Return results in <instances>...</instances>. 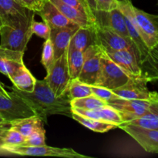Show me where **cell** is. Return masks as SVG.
I'll return each instance as SVG.
<instances>
[{
    "mask_svg": "<svg viewBox=\"0 0 158 158\" xmlns=\"http://www.w3.org/2000/svg\"><path fill=\"white\" fill-rule=\"evenodd\" d=\"M157 95L151 100H127L119 97L107 103L120 112L123 123L137 118L149 110L151 102Z\"/></svg>",
    "mask_w": 158,
    "mask_h": 158,
    "instance_id": "30bf717a",
    "label": "cell"
},
{
    "mask_svg": "<svg viewBox=\"0 0 158 158\" xmlns=\"http://www.w3.org/2000/svg\"><path fill=\"white\" fill-rule=\"evenodd\" d=\"M26 137L12 128L0 127V140L6 145H20Z\"/></svg>",
    "mask_w": 158,
    "mask_h": 158,
    "instance_id": "4dcf8cb0",
    "label": "cell"
},
{
    "mask_svg": "<svg viewBox=\"0 0 158 158\" xmlns=\"http://www.w3.org/2000/svg\"><path fill=\"white\" fill-rule=\"evenodd\" d=\"M118 128L127 133L148 153L158 154V131L149 130L122 123Z\"/></svg>",
    "mask_w": 158,
    "mask_h": 158,
    "instance_id": "5bb4252c",
    "label": "cell"
},
{
    "mask_svg": "<svg viewBox=\"0 0 158 158\" xmlns=\"http://www.w3.org/2000/svg\"><path fill=\"white\" fill-rule=\"evenodd\" d=\"M96 24L108 26L122 37L131 41L123 14L118 7L109 12H97Z\"/></svg>",
    "mask_w": 158,
    "mask_h": 158,
    "instance_id": "9a60e30c",
    "label": "cell"
},
{
    "mask_svg": "<svg viewBox=\"0 0 158 158\" xmlns=\"http://www.w3.org/2000/svg\"><path fill=\"white\" fill-rule=\"evenodd\" d=\"M86 2V5H87L88 8L89 9L91 14H92L93 17H94V20L96 22V16H97V6H96L95 0H84Z\"/></svg>",
    "mask_w": 158,
    "mask_h": 158,
    "instance_id": "f35d334b",
    "label": "cell"
},
{
    "mask_svg": "<svg viewBox=\"0 0 158 158\" xmlns=\"http://www.w3.org/2000/svg\"><path fill=\"white\" fill-rule=\"evenodd\" d=\"M117 7L123 14L130 37L138 52L139 63H140L146 58L150 49L145 44L139 32L134 15V6L132 4L131 0H117Z\"/></svg>",
    "mask_w": 158,
    "mask_h": 158,
    "instance_id": "52a82bcc",
    "label": "cell"
},
{
    "mask_svg": "<svg viewBox=\"0 0 158 158\" xmlns=\"http://www.w3.org/2000/svg\"><path fill=\"white\" fill-rule=\"evenodd\" d=\"M68 19L78 25L80 27H89L96 26V23L84 12L69 6L61 0H49Z\"/></svg>",
    "mask_w": 158,
    "mask_h": 158,
    "instance_id": "7402d4cb",
    "label": "cell"
},
{
    "mask_svg": "<svg viewBox=\"0 0 158 158\" xmlns=\"http://www.w3.org/2000/svg\"><path fill=\"white\" fill-rule=\"evenodd\" d=\"M98 44L103 50H120V49H131L136 52L138 56V52L131 41L126 40L118 33L106 26L96 24Z\"/></svg>",
    "mask_w": 158,
    "mask_h": 158,
    "instance_id": "4fadbf2b",
    "label": "cell"
},
{
    "mask_svg": "<svg viewBox=\"0 0 158 158\" xmlns=\"http://www.w3.org/2000/svg\"><path fill=\"white\" fill-rule=\"evenodd\" d=\"M141 77L148 82L158 80V43L148 52L146 58L140 63Z\"/></svg>",
    "mask_w": 158,
    "mask_h": 158,
    "instance_id": "cb8c5ba5",
    "label": "cell"
},
{
    "mask_svg": "<svg viewBox=\"0 0 158 158\" xmlns=\"http://www.w3.org/2000/svg\"><path fill=\"white\" fill-rule=\"evenodd\" d=\"M54 61H55V57H54L53 46H52L50 38H49L46 40L43 44L41 63L46 70H48Z\"/></svg>",
    "mask_w": 158,
    "mask_h": 158,
    "instance_id": "d6a6232c",
    "label": "cell"
},
{
    "mask_svg": "<svg viewBox=\"0 0 158 158\" xmlns=\"http://www.w3.org/2000/svg\"><path fill=\"white\" fill-rule=\"evenodd\" d=\"M35 14L15 0H0V21L2 26H18Z\"/></svg>",
    "mask_w": 158,
    "mask_h": 158,
    "instance_id": "7c38bea8",
    "label": "cell"
},
{
    "mask_svg": "<svg viewBox=\"0 0 158 158\" xmlns=\"http://www.w3.org/2000/svg\"><path fill=\"white\" fill-rule=\"evenodd\" d=\"M2 143H3L0 140V154H5V152L3 151V150L2 149Z\"/></svg>",
    "mask_w": 158,
    "mask_h": 158,
    "instance_id": "b9f144b4",
    "label": "cell"
},
{
    "mask_svg": "<svg viewBox=\"0 0 158 158\" xmlns=\"http://www.w3.org/2000/svg\"><path fill=\"white\" fill-rule=\"evenodd\" d=\"M43 0H39V2H40L41 3V4H42V2H43Z\"/></svg>",
    "mask_w": 158,
    "mask_h": 158,
    "instance_id": "ee69618b",
    "label": "cell"
},
{
    "mask_svg": "<svg viewBox=\"0 0 158 158\" xmlns=\"http://www.w3.org/2000/svg\"><path fill=\"white\" fill-rule=\"evenodd\" d=\"M0 95H3V96H9V93L7 92V91L5 89V88L3 87V85L2 83H1V81H0Z\"/></svg>",
    "mask_w": 158,
    "mask_h": 158,
    "instance_id": "ab89813d",
    "label": "cell"
},
{
    "mask_svg": "<svg viewBox=\"0 0 158 158\" xmlns=\"http://www.w3.org/2000/svg\"><path fill=\"white\" fill-rule=\"evenodd\" d=\"M158 95L151 102L149 110L131 121L123 122L125 124L133 125L149 130L158 131Z\"/></svg>",
    "mask_w": 158,
    "mask_h": 158,
    "instance_id": "603a6c76",
    "label": "cell"
},
{
    "mask_svg": "<svg viewBox=\"0 0 158 158\" xmlns=\"http://www.w3.org/2000/svg\"><path fill=\"white\" fill-rule=\"evenodd\" d=\"M9 79L13 83V86L23 92H32L36 83V79L32 76L25 65Z\"/></svg>",
    "mask_w": 158,
    "mask_h": 158,
    "instance_id": "d4e9b609",
    "label": "cell"
},
{
    "mask_svg": "<svg viewBox=\"0 0 158 158\" xmlns=\"http://www.w3.org/2000/svg\"><path fill=\"white\" fill-rule=\"evenodd\" d=\"M80 28H56L51 27L50 38L54 49L55 60L66 52L69 47V42L76 31Z\"/></svg>",
    "mask_w": 158,
    "mask_h": 158,
    "instance_id": "d6986e66",
    "label": "cell"
},
{
    "mask_svg": "<svg viewBox=\"0 0 158 158\" xmlns=\"http://www.w3.org/2000/svg\"><path fill=\"white\" fill-rule=\"evenodd\" d=\"M15 1H16V2H18L19 3V4H21V5H23V6H24V5H23V3L22 2V1H21V0H15ZM25 7H26V6H25Z\"/></svg>",
    "mask_w": 158,
    "mask_h": 158,
    "instance_id": "7bdbcfd3",
    "label": "cell"
},
{
    "mask_svg": "<svg viewBox=\"0 0 158 158\" xmlns=\"http://www.w3.org/2000/svg\"><path fill=\"white\" fill-rule=\"evenodd\" d=\"M2 26V23L1 21H0V28H1Z\"/></svg>",
    "mask_w": 158,
    "mask_h": 158,
    "instance_id": "f6af8a7d",
    "label": "cell"
},
{
    "mask_svg": "<svg viewBox=\"0 0 158 158\" xmlns=\"http://www.w3.org/2000/svg\"><path fill=\"white\" fill-rule=\"evenodd\" d=\"M9 127L25 137H29L35 130L43 126V122L36 115L26 118L17 119L9 123Z\"/></svg>",
    "mask_w": 158,
    "mask_h": 158,
    "instance_id": "484cf974",
    "label": "cell"
},
{
    "mask_svg": "<svg viewBox=\"0 0 158 158\" xmlns=\"http://www.w3.org/2000/svg\"><path fill=\"white\" fill-rule=\"evenodd\" d=\"M72 118L74 119L76 121L79 122L85 127L97 133H105L110 130L118 128V125L115 124V123H108V122L102 121V120H97V119L89 118V117H84V116L75 114V113H72Z\"/></svg>",
    "mask_w": 158,
    "mask_h": 158,
    "instance_id": "4316f807",
    "label": "cell"
},
{
    "mask_svg": "<svg viewBox=\"0 0 158 158\" xmlns=\"http://www.w3.org/2000/svg\"><path fill=\"white\" fill-rule=\"evenodd\" d=\"M105 52L113 61L121 66L131 77L141 76L138 56L134 50L125 49L120 50H107Z\"/></svg>",
    "mask_w": 158,
    "mask_h": 158,
    "instance_id": "2e32d148",
    "label": "cell"
},
{
    "mask_svg": "<svg viewBox=\"0 0 158 158\" xmlns=\"http://www.w3.org/2000/svg\"><path fill=\"white\" fill-rule=\"evenodd\" d=\"M21 1L24 6L35 12V14L40 11V8H41L42 4L39 2V0H21Z\"/></svg>",
    "mask_w": 158,
    "mask_h": 158,
    "instance_id": "74e56055",
    "label": "cell"
},
{
    "mask_svg": "<svg viewBox=\"0 0 158 158\" xmlns=\"http://www.w3.org/2000/svg\"><path fill=\"white\" fill-rule=\"evenodd\" d=\"M72 113H75V114H80L84 117H89V118L115 123L118 126L123 123L120 112L110 105H106V106L95 110H83L72 107Z\"/></svg>",
    "mask_w": 158,
    "mask_h": 158,
    "instance_id": "ffe728a7",
    "label": "cell"
},
{
    "mask_svg": "<svg viewBox=\"0 0 158 158\" xmlns=\"http://www.w3.org/2000/svg\"><path fill=\"white\" fill-rule=\"evenodd\" d=\"M34 15H32L30 18L18 26H2L0 28V46L25 52L27 49L28 43L33 35L31 29V25L34 19Z\"/></svg>",
    "mask_w": 158,
    "mask_h": 158,
    "instance_id": "7a4b0ae2",
    "label": "cell"
},
{
    "mask_svg": "<svg viewBox=\"0 0 158 158\" xmlns=\"http://www.w3.org/2000/svg\"><path fill=\"white\" fill-rule=\"evenodd\" d=\"M12 89L26 102L43 123H47L48 117L51 115L58 114L72 117V100L69 95V91L57 97L45 79L36 80L32 92H23L15 86H12Z\"/></svg>",
    "mask_w": 158,
    "mask_h": 158,
    "instance_id": "6da1fadb",
    "label": "cell"
},
{
    "mask_svg": "<svg viewBox=\"0 0 158 158\" xmlns=\"http://www.w3.org/2000/svg\"><path fill=\"white\" fill-rule=\"evenodd\" d=\"M6 125H8L7 123H6V121L2 118V117L0 115V127L6 126Z\"/></svg>",
    "mask_w": 158,
    "mask_h": 158,
    "instance_id": "60d3db41",
    "label": "cell"
},
{
    "mask_svg": "<svg viewBox=\"0 0 158 158\" xmlns=\"http://www.w3.org/2000/svg\"><path fill=\"white\" fill-rule=\"evenodd\" d=\"M102 49V48H101ZM101 73L98 86L113 89L124 85L131 77L121 66L113 61L102 49Z\"/></svg>",
    "mask_w": 158,
    "mask_h": 158,
    "instance_id": "5b68a950",
    "label": "cell"
},
{
    "mask_svg": "<svg viewBox=\"0 0 158 158\" xmlns=\"http://www.w3.org/2000/svg\"><path fill=\"white\" fill-rule=\"evenodd\" d=\"M90 88L94 95L99 97L101 100H104L106 103H108V102L111 101L113 100L119 98L118 96L116 95L111 89H107V88H105L100 86H90Z\"/></svg>",
    "mask_w": 158,
    "mask_h": 158,
    "instance_id": "e575fe53",
    "label": "cell"
},
{
    "mask_svg": "<svg viewBox=\"0 0 158 158\" xmlns=\"http://www.w3.org/2000/svg\"><path fill=\"white\" fill-rule=\"evenodd\" d=\"M148 83L141 76L133 77L124 85L112 91L120 98L127 100H151L157 93L151 92L147 86Z\"/></svg>",
    "mask_w": 158,
    "mask_h": 158,
    "instance_id": "8fae6325",
    "label": "cell"
},
{
    "mask_svg": "<svg viewBox=\"0 0 158 158\" xmlns=\"http://www.w3.org/2000/svg\"><path fill=\"white\" fill-rule=\"evenodd\" d=\"M97 45L99 44L96 32V26H93L79 28L71 38L69 47L84 52L90 46Z\"/></svg>",
    "mask_w": 158,
    "mask_h": 158,
    "instance_id": "44dd1931",
    "label": "cell"
},
{
    "mask_svg": "<svg viewBox=\"0 0 158 158\" xmlns=\"http://www.w3.org/2000/svg\"><path fill=\"white\" fill-rule=\"evenodd\" d=\"M61 1L65 2L66 4L73 6V7L76 8V9H77L78 10L86 13V15L91 19V20H92L94 23H96L95 20H94V17H93L92 14H91L90 11H89V9L88 8L87 5H86V2H85L84 0H61Z\"/></svg>",
    "mask_w": 158,
    "mask_h": 158,
    "instance_id": "d590c367",
    "label": "cell"
},
{
    "mask_svg": "<svg viewBox=\"0 0 158 158\" xmlns=\"http://www.w3.org/2000/svg\"><path fill=\"white\" fill-rule=\"evenodd\" d=\"M157 100H158V99H157Z\"/></svg>",
    "mask_w": 158,
    "mask_h": 158,
    "instance_id": "bcb514c9",
    "label": "cell"
},
{
    "mask_svg": "<svg viewBox=\"0 0 158 158\" xmlns=\"http://www.w3.org/2000/svg\"><path fill=\"white\" fill-rule=\"evenodd\" d=\"M102 49L99 45L92 46L84 51L85 60L78 80L90 86H98L101 73Z\"/></svg>",
    "mask_w": 158,
    "mask_h": 158,
    "instance_id": "ba28073f",
    "label": "cell"
},
{
    "mask_svg": "<svg viewBox=\"0 0 158 158\" xmlns=\"http://www.w3.org/2000/svg\"><path fill=\"white\" fill-rule=\"evenodd\" d=\"M106 105H108V103L106 101L96 97L94 94L83 98L74 99L71 100L72 107L83 110H95Z\"/></svg>",
    "mask_w": 158,
    "mask_h": 158,
    "instance_id": "f1b7e54d",
    "label": "cell"
},
{
    "mask_svg": "<svg viewBox=\"0 0 158 158\" xmlns=\"http://www.w3.org/2000/svg\"><path fill=\"white\" fill-rule=\"evenodd\" d=\"M134 11L140 36L151 49L158 43V15L148 13L135 6Z\"/></svg>",
    "mask_w": 158,
    "mask_h": 158,
    "instance_id": "9c48e42d",
    "label": "cell"
},
{
    "mask_svg": "<svg viewBox=\"0 0 158 158\" xmlns=\"http://www.w3.org/2000/svg\"><path fill=\"white\" fill-rule=\"evenodd\" d=\"M2 149L5 154H16L20 156H35V157H58L67 158H89L79 154L71 148H59L54 147L42 146L23 147L17 145H6L2 143Z\"/></svg>",
    "mask_w": 158,
    "mask_h": 158,
    "instance_id": "3957f363",
    "label": "cell"
},
{
    "mask_svg": "<svg viewBox=\"0 0 158 158\" xmlns=\"http://www.w3.org/2000/svg\"><path fill=\"white\" fill-rule=\"evenodd\" d=\"M69 95L71 100H74L93 95V92L89 85L82 83L78 79H73L69 87Z\"/></svg>",
    "mask_w": 158,
    "mask_h": 158,
    "instance_id": "f546056e",
    "label": "cell"
},
{
    "mask_svg": "<svg viewBox=\"0 0 158 158\" xmlns=\"http://www.w3.org/2000/svg\"><path fill=\"white\" fill-rule=\"evenodd\" d=\"M45 130L43 126L40 127L38 129L35 130L32 134L29 137H26L23 143L20 145L17 146H23V147H32V146H42V145H46L45 143Z\"/></svg>",
    "mask_w": 158,
    "mask_h": 158,
    "instance_id": "1f68e13d",
    "label": "cell"
},
{
    "mask_svg": "<svg viewBox=\"0 0 158 158\" xmlns=\"http://www.w3.org/2000/svg\"><path fill=\"white\" fill-rule=\"evenodd\" d=\"M97 12H109L117 8V0H95Z\"/></svg>",
    "mask_w": 158,
    "mask_h": 158,
    "instance_id": "8d00e7d4",
    "label": "cell"
},
{
    "mask_svg": "<svg viewBox=\"0 0 158 158\" xmlns=\"http://www.w3.org/2000/svg\"><path fill=\"white\" fill-rule=\"evenodd\" d=\"M0 115L9 125L12 120L32 117L35 114L21 97L12 91L7 97L0 95Z\"/></svg>",
    "mask_w": 158,
    "mask_h": 158,
    "instance_id": "8992f818",
    "label": "cell"
},
{
    "mask_svg": "<svg viewBox=\"0 0 158 158\" xmlns=\"http://www.w3.org/2000/svg\"><path fill=\"white\" fill-rule=\"evenodd\" d=\"M24 52L12 50L0 46V73L9 78L24 66Z\"/></svg>",
    "mask_w": 158,
    "mask_h": 158,
    "instance_id": "ac0fdd59",
    "label": "cell"
},
{
    "mask_svg": "<svg viewBox=\"0 0 158 158\" xmlns=\"http://www.w3.org/2000/svg\"><path fill=\"white\" fill-rule=\"evenodd\" d=\"M45 77L46 83L56 96L60 97L69 91L71 78L67 63V50L61 56L55 60L49 67Z\"/></svg>",
    "mask_w": 158,
    "mask_h": 158,
    "instance_id": "277c9868",
    "label": "cell"
},
{
    "mask_svg": "<svg viewBox=\"0 0 158 158\" xmlns=\"http://www.w3.org/2000/svg\"><path fill=\"white\" fill-rule=\"evenodd\" d=\"M36 14L40 15L43 20L56 28H74L78 25L68 19L49 0H43L41 8Z\"/></svg>",
    "mask_w": 158,
    "mask_h": 158,
    "instance_id": "e0dca14e",
    "label": "cell"
},
{
    "mask_svg": "<svg viewBox=\"0 0 158 158\" xmlns=\"http://www.w3.org/2000/svg\"><path fill=\"white\" fill-rule=\"evenodd\" d=\"M31 29L32 34H35L38 36L44 39L45 40L49 39L50 36L51 27L47 23L44 21L37 22L33 19L31 25Z\"/></svg>",
    "mask_w": 158,
    "mask_h": 158,
    "instance_id": "836d02e7",
    "label": "cell"
},
{
    "mask_svg": "<svg viewBox=\"0 0 158 158\" xmlns=\"http://www.w3.org/2000/svg\"><path fill=\"white\" fill-rule=\"evenodd\" d=\"M84 52L73 48L67 49V63L71 78L77 79L84 63Z\"/></svg>",
    "mask_w": 158,
    "mask_h": 158,
    "instance_id": "83f0119b",
    "label": "cell"
}]
</instances>
